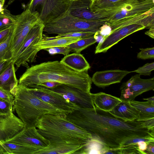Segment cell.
I'll use <instances>...</instances> for the list:
<instances>
[{"label":"cell","instance_id":"1","mask_svg":"<svg viewBox=\"0 0 154 154\" xmlns=\"http://www.w3.org/2000/svg\"><path fill=\"white\" fill-rule=\"evenodd\" d=\"M66 117L70 122L90 133L92 138L110 148H120L125 141L135 136H154V132L145 126L144 121H125L96 106L93 109L79 107L66 114Z\"/></svg>","mask_w":154,"mask_h":154},{"label":"cell","instance_id":"2","mask_svg":"<svg viewBox=\"0 0 154 154\" xmlns=\"http://www.w3.org/2000/svg\"><path fill=\"white\" fill-rule=\"evenodd\" d=\"M47 82L74 87L90 93L92 81L87 71L78 72L57 60L49 61L27 68L18 80L28 88Z\"/></svg>","mask_w":154,"mask_h":154},{"label":"cell","instance_id":"3","mask_svg":"<svg viewBox=\"0 0 154 154\" xmlns=\"http://www.w3.org/2000/svg\"><path fill=\"white\" fill-rule=\"evenodd\" d=\"M66 115L43 116L36 125L37 131L49 143L85 145L92 135L69 121Z\"/></svg>","mask_w":154,"mask_h":154},{"label":"cell","instance_id":"4","mask_svg":"<svg viewBox=\"0 0 154 154\" xmlns=\"http://www.w3.org/2000/svg\"><path fill=\"white\" fill-rule=\"evenodd\" d=\"M13 108L26 128L36 127L38 120L45 115L67 114L37 97L29 88L19 84L14 96Z\"/></svg>","mask_w":154,"mask_h":154},{"label":"cell","instance_id":"5","mask_svg":"<svg viewBox=\"0 0 154 154\" xmlns=\"http://www.w3.org/2000/svg\"><path fill=\"white\" fill-rule=\"evenodd\" d=\"M109 20H86L75 17L67 11L58 18L45 25L44 31L48 34L63 35L74 32L95 33Z\"/></svg>","mask_w":154,"mask_h":154},{"label":"cell","instance_id":"6","mask_svg":"<svg viewBox=\"0 0 154 154\" xmlns=\"http://www.w3.org/2000/svg\"><path fill=\"white\" fill-rule=\"evenodd\" d=\"M44 26V24L39 20L30 30L12 59L16 66V70L21 66L27 68L29 67L28 63L35 62L39 51L35 45L43 38Z\"/></svg>","mask_w":154,"mask_h":154},{"label":"cell","instance_id":"7","mask_svg":"<svg viewBox=\"0 0 154 154\" xmlns=\"http://www.w3.org/2000/svg\"><path fill=\"white\" fill-rule=\"evenodd\" d=\"M13 29L10 44L12 59L32 28L39 20V13L26 9L20 14L14 15Z\"/></svg>","mask_w":154,"mask_h":154},{"label":"cell","instance_id":"8","mask_svg":"<svg viewBox=\"0 0 154 154\" xmlns=\"http://www.w3.org/2000/svg\"><path fill=\"white\" fill-rule=\"evenodd\" d=\"M4 141L25 146L29 149L32 154H37L49 144L35 127L24 128L13 137Z\"/></svg>","mask_w":154,"mask_h":154},{"label":"cell","instance_id":"9","mask_svg":"<svg viewBox=\"0 0 154 154\" xmlns=\"http://www.w3.org/2000/svg\"><path fill=\"white\" fill-rule=\"evenodd\" d=\"M30 91L43 101L69 114L79 107L66 99L62 95L49 88L36 86L29 88Z\"/></svg>","mask_w":154,"mask_h":154},{"label":"cell","instance_id":"10","mask_svg":"<svg viewBox=\"0 0 154 154\" xmlns=\"http://www.w3.org/2000/svg\"><path fill=\"white\" fill-rule=\"evenodd\" d=\"M120 98L129 101L134 100L136 97L149 91L154 90V78L143 79L140 75L136 74L121 87Z\"/></svg>","mask_w":154,"mask_h":154},{"label":"cell","instance_id":"11","mask_svg":"<svg viewBox=\"0 0 154 154\" xmlns=\"http://www.w3.org/2000/svg\"><path fill=\"white\" fill-rule=\"evenodd\" d=\"M49 88L62 95L80 108L93 109L95 106L91 92H87L76 87L62 84L53 88Z\"/></svg>","mask_w":154,"mask_h":154},{"label":"cell","instance_id":"12","mask_svg":"<svg viewBox=\"0 0 154 154\" xmlns=\"http://www.w3.org/2000/svg\"><path fill=\"white\" fill-rule=\"evenodd\" d=\"M145 28V26L142 25L134 24L117 29L112 32L103 42L98 43L96 47L95 53H105L124 38Z\"/></svg>","mask_w":154,"mask_h":154},{"label":"cell","instance_id":"13","mask_svg":"<svg viewBox=\"0 0 154 154\" xmlns=\"http://www.w3.org/2000/svg\"><path fill=\"white\" fill-rule=\"evenodd\" d=\"M71 0H45L40 8L39 20L45 25L66 13Z\"/></svg>","mask_w":154,"mask_h":154},{"label":"cell","instance_id":"14","mask_svg":"<svg viewBox=\"0 0 154 154\" xmlns=\"http://www.w3.org/2000/svg\"><path fill=\"white\" fill-rule=\"evenodd\" d=\"M24 128L23 122L13 112L0 116V141H5L13 137Z\"/></svg>","mask_w":154,"mask_h":154},{"label":"cell","instance_id":"15","mask_svg":"<svg viewBox=\"0 0 154 154\" xmlns=\"http://www.w3.org/2000/svg\"><path fill=\"white\" fill-rule=\"evenodd\" d=\"M139 0H94L90 9L92 12L105 13L111 18L128 5L134 3Z\"/></svg>","mask_w":154,"mask_h":154},{"label":"cell","instance_id":"16","mask_svg":"<svg viewBox=\"0 0 154 154\" xmlns=\"http://www.w3.org/2000/svg\"><path fill=\"white\" fill-rule=\"evenodd\" d=\"M91 0H71L67 10L72 16L86 20H104L98 12H92L90 9Z\"/></svg>","mask_w":154,"mask_h":154},{"label":"cell","instance_id":"17","mask_svg":"<svg viewBox=\"0 0 154 154\" xmlns=\"http://www.w3.org/2000/svg\"><path fill=\"white\" fill-rule=\"evenodd\" d=\"M153 8L154 0H139L136 3L126 6L107 23H110L122 18L140 14Z\"/></svg>","mask_w":154,"mask_h":154},{"label":"cell","instance_id":"18","mask_svg":"<svg viewBox=\"0 0 154 154\" xmlns=\"http://www.w3.org/2000/svg\"><path fill=\"white\" fill-rule=\"evenodd\" d=\"M131 72L119 69L97 71L93 75L91 80L96 86L104 88L120 82L124 77Z\"/></svg>","mask_w":154,"mask_h":154},{"label":"cell","instance_id":"19","mask_svg":"<svg viewBox=\"0 0 154 154\" xmlns=\"http://www.w3.org/2000/svg\"><path fill=\"white\" fill-rule=\"evenodd\" d=\"M85 145L49 143L46 147L39 151L37 154H83Z\"/></svg>","mask_w":154,"mask_h":154},{"label":"cell","instance_id":"20","mask_svg":"<svg viewBox=\"0 0 154 154\" xmlns=\"http://www.w3.org/2000/svg\"><path fill=\"white\" fill-rule=\"evenodd\" d=\"M153 13L154 8L140 14L122 18L110 23H106L110 26L111 32L124 26L134 24H141L145 26V28H147L150 23L149 15Z\"/></svg>","mask_w":154,"mask_h":154},{"label":"cell","instance_id":"21","mask_svg":"<svg viewBox=\"0 0 154 154\" xmlns=\"http://www.w3.org/2000/svg\"><path fill=\"white\" fill-rule=\"evenodd\" d=\"M109 112L117 118L125 121H132L140 117L138 111L127 101L122 100Z\"/></svg>","mask_w":154,"mask_h":154},{"label":"cell","instance_id":"22","mask_svg":"<svg viewBox=\"0 0 154 154\" xmlns=\"http://www.w3.org/2000/svg\"><path fill=\"white\" fill-rule=\"evenodd\" d=\"M16 70L12 61L0 75V87L9 91L14 97L19 84L16 75Z\"/></svg>","mask_w":154,"mask_h":154},{"label":"cell","instance_id":"23","mask_svg":"<svg viewBox=\"0 0 154 154\" xmlns=\"http://www.w3.org/2000/svg\"><path fill=\"white\" fill-rule=\"evenodd\" d=\"M91 95L95 106L106 111L112 110L122 100L120 98L102 92L91 93Z\"/></svg>","mask_w":154,"mask_h":154},{"label":"cell","instance_id":"24","mask_svg":"<svg viewBox=\"0 0 154 154\" xmlns=\"http://www.w3.org/2000/svg\"><path fill=\"white\" fill-rule=\"evenodd\" d=\"M66 66L78 72L87 71L91 67L83 55L74 53L65 55L60 61Z\"/></svg>","mask_w":154,"mask_h":154},{"label":"cell","instance_id":"25","mask_svg":"<svg viewBox=\"0 0 154 154\" xmlns=\"http://www.w3.org/2000/svg\"><path fill=\"white\" fill-rule=\"evenodd\" d=\"M82 38L79 37H65L57 38L55 36L49 37L43 34L40 41L35 46L38 51L51 48L66 46Z\"/></svg>","mask_w":154,"mask_h":154},{"label":"cell","instance_id":"26","mask_svg":"<svg viewBox=\"0 0 154 154\" xmlns=\"http://www.w3.org/2000/svg\"><path fill=\"white\" fill-rule=\"evenodd\" d=\"M139 112L137 121H145L154 118V102H140L134 100L128 101Z\"/></svg>","mask_w":154,"mask_h":154},{"label":"cell","instance_id":"27","mask_svg":"<svg viewBox=\"0 0 154 154\" xmlns=\"http://www.w3.org/2000/svg\"><path fill=\"white\" fill-rule=\"evenodd\" d=\"M110 148L100 141L92 138L85 145L83 154H105Z\"/></svg>","mask_w":154,"mask_h":154},{"label":"cell","instance_id":"28","mask_svg":"<svg viewBox=\"0 0 154 154\" xmlns=\"http://www.w3.org/2000/svg\"><path fill=\"white\" fill-rule=\"evenodd\" d=\"M96 42V41L93 35L91 37L81 38L67 46L72 51L80 53L82 51Z\"/></svg>","mask_w":154,"mask_h":154},{"label":"cell","instance_id":"29","mask_svg":"<svg viewBox=\"0 0 154 154\" xmlns=\"http://www.w3.org/2000/svg\"><path fill=\"white\" fill-rule=\"evenodd\" d=\"M12 31L7 39L0 44V61L12 60V56L10 50V42Z\"/></svg>","mask_w":154,"mask_h":154},{"label":"cell","instance_id":"30","mask_svg":"<svg viewBox=\"0 0 154 154\" xmlns=\"http://www.w3.org/2000/svg\"><path fill=\"white\" fill-rule=\"evenodd\" d=\"M144 141L147 143L154 142V136H137L128 139L122 144L121 147L135 145L137 143Z\"/></svg>","mask_w":154,"mask_h":154},{"label":"cell","instance_id":"31","mask_svg":"<svg viewBox=\"0 0 154 154\" xmlns=\"http://www.w3.org/2000/svg\"><path fill=\"white\" fill-rule=\"evenodd\" d=\"M44 50L48 51L51 55L60 54L65 56L69 54L72 51L67 46L47 48Z\"/></svg>","mask_w":154,"mask_h":154},{"label":"cell","instance_id":"32","mask_svg":"<svg viewBox=\"0 0 154 154\" xmlns=\"http://www.w3.org/2000/svg\"><path fill=\"white\" fill-rule=\"evenodd\" d=\"M13 103L0 98V116L8 114L13 112Z\"/></svg>","mask_w":154,"mask_h":154},{"label":"cell","instance_id":"33","mask_svg":"<svg viewBox=\"0 0 154 154\" xmlns=\"http://www.w3.org/2000/svg\"><path fill=\"white\" fill-rule=\"evenodd\" d=\"M154 69V62H153L151 63H147L143 66L131 72L138 73L140 75H150L151 71Z\"/></svg>","mask_w":154,"mask_h":154},{"label":"cell","instance_id":"34","mask_svg":"<svg viewBox=\"0 0 154 154\" xmlns=\"http://www.w3.org/2000/svg\"><path fill=\"white\" fill-rule=\"evenodd\" d=\"M140 49V51L137 54L138 58L146 60L154 58V47L149 48H141Z\"/></svg>","mask_w":154,"mask_h":154},{"label":"cell","instance_id":"35","mask_svg":"<svg viewBox=\"0 0 154 154\" xmlns=\"http://www.w3.org/2000/svg\"><path fill=\"white\" fill-rule=\"evenodd\" d=\"M14 15L0 17V31L7 28L14 24Z\"/></svg>","mask_w":154,"mask_h":154},{"label":"cell","instance_id":"36","mask_svg":"<svg viewBox=\"0 0 154 154\" xmlns=\"http://www.w3.org/2000/svg\"><path fill=\"white\" fill-rule=\"evenodd\" d=\"M94 33L89 32H74L63 35H58L55 37L57 38L73 37H79L82 38L91 37L94 35Z\"/></svg>","mask_w":154,"mask_h":154},{"label":"cell","instance_id":"37","mask_svg":"<svg viewBox=\"0 0 154 154\" xmlns=\"http://www.w3.org/2000/svg\"><path fill=\"white\" fill-rule=\"evenodd\" d=\"M120 154H146L145 152L140 150L136 145H131L120 148Z\"/></svg>","mask_w":154,"mask_h":154},{"label":"cell","instance_id":"38","mask_svg":"<svg viewBox=\"0 0 154 154\" xmlns=\"http://www.w3.org/2000/svg\"><path fill=\"white\" fill-rule=\"evenodd\" d=\"M45 0H31L26 5L22 6L24 10L28 9L32 12L35 11L39 6L41 8L44 4Z\"/></svg>","mask_w":154,"mask_h":154},{"label":"cell","instance_id":"39","mask_svg":"<svg viewBox=\"0 0 154 154\" xmlns=\"http://www.w3.org/2000/svg\"><path fill=\"white\" fill-rule=\"evenodd\" d=\"M0 98L14 103V97L8 91L0 87Z\"/></svg>","mask_w":154,"mask_h":154},{"label":"cell","instance_id":"40","mask_svg":"<svg viewBox=\"0 0 154 154\" xmlns=\"http://www.w3.org/2000/svg\"><path fill=\"white\" fill-rule=\"evenodd\" d=\"M13 25L0 31V44L5 41L9 37L13 31Z\"/></svg>","mask_w":154,"mask_h":154},{"label":"cell","instance_id":"41","mask_svg":"<svg viewBox=\"0 0 154 154\" xmlns=\"http://www.w3.org/2000/svg\"><path fill=\"white\" fill-rule=\"evenodd\" d=\"M98 31L101 34L106 37L110 34L111 28L110 26L106 23L100 27Z\"/></svg>","mask_w":154,"mask_h":154},{"label":"cell","instance_id":"42","mask_svg":"<svg viewBox=\"0 0 154 154\" xmlns=\"http://www.w3.org/2000/svg\"><path fill=\"white\" fill-rule=\"evenodd\" d=\"M61 84L59 83L53 82H47L39 84L34 86L32 88H34L36 86H41L47 88H54Z\"/></svg>","mask_w":154,"mask_h":154},{"label":"cell","instance_id":"43","mask_svg":"<svg viewBox=\"0 0 154 154\" xmlns=\"http://www.w3.org/2000/svg\"><path fill=\"white\" fill-rule=\"evenodd\" d=\"M12 60H4L0 61V75L6 69Z\"/></svg>","mask_w":154,"mask_h":154},{"label":"cell","instance_id":"44","mask_svg":"<svg viewBox=\"0 0 154 154\" xmlns=\"http://www.w3.org/2000/svg\"><path fill=\"white\" fill-rule=\"evenodd\" d=\"M94 36L96 42H98V43L103 42L106 38L101 34L98 30L94 33Z\"/></svg>","mask_w":154,"mask_h":154},{"label":"cell","instance_id":"45","mask_svg":"<svg viewBox=\"0 0 154 154\" xmlns=\"http://www.w3.org/2000/svg\"><path fill=\"white\" fill-rule=\"evenodd\" d=\"M145 152L146 154H154V142L148 143Z\"/></svg>","mask_w":154,"mask_h":154},{"label":"cell","instance_id":"46","mask_svg":"<svg viewBox=\"0 0 154 154\" xmlns=\"http://www.w3.org/2000/svg\"><path fill=\"white\" fill-rule=\"evenodd\" d=\"M148 143L144 141L138 142L136 143V145L138 149L140 151L145 152L146 150L147 145Z\"/></svg>","mask_w":154,"mask_h":154},{"label":"cell","instance_id":"47","mask_svg":"<svg viewBox=\"0 0 154 154\" xmlns=\"http://www.w3.org/2000/svg\"><path fill=\"white\" fill-rule=\"evenodd\" d=\"M145 34L148 35L152 38H154V26L151 27L149 30L146 32Z\"/></svg>","mask_w":154,"mask_h":154},{"label":"cell","instance_id":"48","mask_svg":"<svg viewBox=\"0 0 154 154\" xmlns=\"http://www.w3.org/2000/svg\"><path fill=\"white\" fill-rule=\"evenodd\" d=\"M143 100H146L149 101L154 102V97L152 96L149 98H143Z\"/></svg>","mask_w":154,"mask_h":154},{"label":"cell","instance_id":"49","mask_svg":"<svg viewBox=\"0 0 154 154\" xmlns=\"http://www.w3.org/2000/svg\"><path fill=\"white\" fill-rule=\"evenodd\" d=\"M16 0H8L7 3V5L6 6H8L9 5H11Z\"/></svg>","mask_w":154,"mask_h":154},{"label":"cell","instance_id":"50","mask_svg":"<svg viewBox=\"0 0 154 154\" xmlns=\"http://www.w3.org/2000/svg\"><path fill=\"white\" fill-rule=\"evenodd\" d=\"M11 13L10 12H9L8 13L5 14H3L0 13V17L1 16H8L11 15Z\"/></svg>","mask_w":154,"mask_h":154},{"label":"cell","instance_id":"51","mask_svg":"<svg viewBox=\"0 0 154 154\" xmlns=\"http://www.w3.org/2000/svg\"><path fill=\"white\" fill-rule=\"evenodd\" d=\"M91 0L92 1H93L94 0Z\"/></svg>","mask_w":154,"mask_h":154},{"label":"cell","instance_id":"52","mask_svg":"<svg viewBox=\"0 0 154 154\" xmlns=\"http://www.w3.org/2000/svg\"></svg>","mask_w":154,"mask_h":154}]
</instances>
